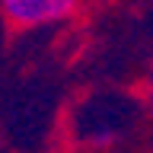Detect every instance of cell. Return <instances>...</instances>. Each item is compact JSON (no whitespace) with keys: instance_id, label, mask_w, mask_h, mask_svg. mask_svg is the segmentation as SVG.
Here are the masks:
<instances>
[{"instance_id":"cell-1","label":"cell","mask_w":153,"mask_h":153,"mask_svg":"<svg viewBox=\"0 0 153 153\" xmlns=\"http://www.w3.org/2000/svg\"><path fill=\"white\" fill-rule=\"evenodd\" d=\"M83 0H0V13L13 29H48L67 22Z\"/></svg>"}]
</instances>
